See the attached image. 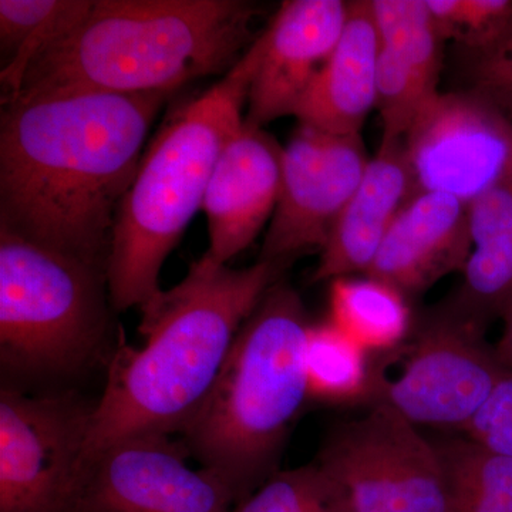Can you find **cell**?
<instances>
[{
	"instance_id": "obj_1",
	"label": "cell",
	"mask_w": 512,
	"mask_h": 512,
	"mask_svg": "<svg viewBox=\"0 0 512 512\" xmlns=\"http://www.w3.org/2000/svg\"><path fill=\"white\" fill-rule=\"evenodd\" d=\"M173 93H57L2 101L0 227L103 266L144 141Z\"/></svg>"
},
{
	"instance_id": "obj_2",
	"label": "cell",
	"mask_w": 512,
	"mask_h": 512,
	"mask_svg": "<svg viewBox=\"0 0 512 512\" xmlns=\"http://www.w3.org/2000/svg\"><path fill=\"white\" fill-rule=\"evenodd\" d=\"M286 268L258 259L234 269L204 255L180 284L140 308L146 345L134 348L117 335L87 458L117 441L183 433L217 382L239 329Z\"/></svg>"
},
{
	"instance_id": "obj_3",
	"label": "cell",
	"mask_w": 512,
	"mask_h": 512,
	"mask_svg": "<svg viewBox=\"0 0 512 512\" xmlns=\"http://www.w3.org/2000/svg\"><path fill=\"white\" fill-rule=\"evenodd\" d=\"M258 15L247 0H93L72 32L37 53L9 99L175 94L195 80L225 76L258 39Z\"/></svg>"
},
{
	"instance_id": "obj_4",
	"label": "cell",
	"mask_w": 512,
	"mask_h": 512,
	"mask_svg": "<svg viewBox=\"0 0 512 512\" xmlns=\"http://www.w3.org/2000/svg\"><path fill=\"white\" fill-rule=\"evenodd\" d=\"M262 47L259 33L220 82L171 107L144 151L111 237L107 285L114 312L143 308L163 291L161 268L202 210L215 164L244 124Z\"/></svg>"
},
{
	"instance_id": "obj_5",
	"label": "cell",
	"mask_w": 512,
	"mask_h": 512,
	"mask_svg": "<svg viewBox=\"0 0 512 512\" xmlns=\"http://www.w3.org/2000/svg\"><path fill=\"white\" fill-rule=\"evenodd\" d=\"M301 295L279 279L239 329L207 400L180 434L237 504L279 471L293 420L309 399Z\"/></svg>"
},
{
	"instance_id": "obj_6",
	"label": "cell",
	"mask_w": 512,
	"mask_h": 512,
	"mask_svg": "<svg viewBox=\"0 0 512 512\" xmlns=\"http://www.w3.org/2000/svg\"><path fill=\"white\" fill-rule=\"evenodd\" d=\"M111 309L106 268L0 227L3 372L50 379L86 369L109 343Z\"/></svg>"
},
{
	"instance_id": "obj_7",
	"label": "cell",
	"mask_w": 512,
	"mask_h": 512,
	"mask_svg": "<svg viewBox=\"0 0 512 512\" xmlns=\"http://www.w3.org/2000/svg\"><path fill=\"white\" fill-rule=\"evenodd\" d=\"M487 328L444 305L373 369L369 406L386 404L416 427L463 433L510 370Z\"/></svg>"
},
{
	"instance_id": "obj_8",
	"label": "cell",
	"mask_w": 512,
	"mask_h": 512,
	"mask_svg": "<svg viewBox=\"0 0 512 512\" xmlns=\"http://www.w3.org/2000/svg\"><path fill=\"white\" fill-rule=\"evenodd\" d=\"M316 461L338 484L346 512H451L433 440L386 404L336 424Z\"/></svg>"
},
{
	"instance_id": "obj_9",
	"label": "cell",
	"mask_w": 512,
	"mask_h": 512,
	"mask_svg": "<svg viewBox=\"0 0 512 512\" xmlns=\"http://www.w3.org/2000/svg\"><path fill=\"white\" fill-rule=\"evenodd\" d=\"M96 403L64 392H0V512H74Z\"/></svg>"
},
{
	"instance_id": "obj_10",
	"label": "cell",
	"mask_w": 512,
	"mask_h": 512,
	"mask_svg": "<svg viewBox=\"0 0 512 512\" xmlns=\"http://www.w3.org/2000/svg\"><path fill=\"white\" fill-rule=\"evenodd\" d=\"M414 195L471 202L512 178V126L477 94L439 93L403 138Z\"/></svg>"
},
{
	"instance_id": "obj_11",
	"label": "cell",
	"mask_w": 512,
	"mask_h": 512,
	"mask_svg": "<svg viewBox=\"0 0 512 512\" xmlns=\"http://www.w3.org/2000/svg\"><path fill=\"white\" fill-rule=\"evenodd\" d=\"M369 161L360 134L299 123L284 147L281 194L259 261L289 266L305 252L322 251Z\"/></svg>"
},
{
	"instance_id": "obj_12",
	"label": "cell",
	"mask_w": 512,
	"mask_h": 512,
	"mask_svg": "<svg viewBox=\"0 0 512 512\" xmlns=\"http://www.w3.org/2000/svg\"><path fill=\"white\" fill-rule=\"evenodd\" d=\"M188 457L183 441L160 434L101 448L87 458L74 512H231V490Z\"/></svg>"
},
{
	"instance_id": "obj_13",
	"label": "cell",
	"mask_w": 512,
	"mask_h": 512,
	"mask_svg": "<svg viewBox=\"0 0 512 512\" xmlns=\"http://www.w3.org/2000/svg\"><path fill=\"white\" fill-rule=\"evenodd\" d=\"M349 2L286 0L261 32L262 55L248 94L245 121L266 124L295 116L303 96L333 49L348 18Z\"/></svg>"
},
{
	"instance_id": "obj_14",
	"label": "cell",
	"mask_w": 512,
	"mask_h": 512,
	"mask_svg": "<svg viewBox=\"0 0 512 512\" xmlns=\"http://www.w3.org/2000/svg\"><path fill=\"white\" fill-rule=\"evenodd\" d=\"M284 147L264 128L244 120L224 148L205 192L210 247L205 256L227 265L274 217L282 185Z\"/></svg>"
},
{
	"instance_id": "obj_15",
	"label": "cell",
	"mask_w": 512,
	"mask_h": 512,
	"mask_svg": "<svg viewBox=\"0 0 512 512\" xmlns=\"http://www.w3.org/2000/svg\"><path fill=\"white\" fill-rule=\"evenodd\" d=\"M377 50L376 109L382 140L404 138L439 94L441 43L424 0H370Z\"/></svg>"
},
{
	"instance_id": "obj_16",
	"label": "cell",
	"mask_w": 512,
	"mask_h": 512,
	"mask_svg": "<svg viewBox=\"0 0 512 512\" xmlns=\"http://www.w3.org/2000/svg\"><path fill=\"white\" fill-rule=\"evenodd\" d=\"M471 252L468 204L436 192L414 195L397 215L367 276L419 295L454 272Z\"/></svg>"
},
{
	"instance_id": "obj_17",
	"label": "cell",
	"mask_w": 512,
	"mask_h": 512,
	"mask_svg": "<svg viewBox=\"0 0 512 512\" xmlns=\"http://www.w3.org/2000/svg\"><path fill=\"white\" fill-rule=\"evenodd\" d=\"M413 197L403 138L382 140L320 251L312 281L332 282L345 276L366 275L397 215Z\"/></svg>"
},
{
	"instance_id": "obj_18",
	"label": "cell",
	"mask_w": 512,
	"mask_h": 512,
	"mask_svg": "<svg viewBox=\"0 0 512 512\" xmlns=\"http://www.w3.org/2000/svg\"><path fill=\"white\" fill-rule=\"evenodd\" d=\"M377 50L370 0L349 2L338 45L293 117L326 133L360 134L370 111L376 109Z\"/></svg>"
},
{
	"instance_id": "obj_19",
	"label": "cell",
	"mask_w": 512,
	"mask_h": 512,
	"mask_svg": "<svg viewBox=\"0 0 512 512\" xmlns=\"http://www.w3.org/2000/svg\"><path fill=\"white\" fill-rule=\"evenodd\" d=\"M471 252L446 306L488 328L512 305V178L468 205Z\"/></svg>"
},
{
	"instance_id": "obj_20",
	"label": "cell",
	"mask_w": 512,
	"mask_h": 512,
	"mask_svg": "<svg viewBox=\"0 0 512 512\" xmlns=\"http://www.w3.org/2000/svg\"><path fill=\"white\" fill-rule=\"evenodd\" d=\"M329 320L372 355L399 348L414 329L407 296L367 275L330 282Z\"/></svg>"
},
{
	"instance_id": "obj_21",
	"label": "cell",
	"mask_w": 512,
	"mask_h": 512,
	"mask_svg": "<svg viewBox=\"0 0 512 512\" xmlns=\"http://www.w3.org/2000/svg\"><path fill=\"white\" fill-rule=\"evenodd\" d=\"M93 0H0L2 100L18 93L37 53L72 32Z\"/></svg>"
},
{
	"instance_id": "obj_22",
	"label": "cell",
	"mask_w": 512,
	"mask_h": 512,
	"mask_svg": "<svg viewBox=\"0 0 512 512\" xmlns=\"http://www.w3.org/2000/svg\"><path fill=\"white\" fill-rule=\"evenodd\" d=\"M370 355L330 320L311 323L305 342L309 399L326 404H370L375 369Z\"/></svg>"
},
{
	"instance_id": "obj_23",
	"label": "cell",
	"mask_w": 512,
	"mask_h": 512,
	"mask_svg": "<svg viewBox=\"0 0 512 512\" xmlns=\"http://www.w3.org/2000/svg\"><path fill=\"white\" fill-rule=\"evenodd\" d=\"M433 443L446 470L451 512H512V457L464 434L441 436Z\"/></svg>"
},
{
	"instance_id": "obj_24",
	"label": "cell",
	"mask_w": 512,
	"mask_h": 512,
	"mask_svg": "<svg viewBox=\"0 0 512 512\" xmlns=\"http://www.w3.org/2000/svg\"><path fill=\"white\" fill-rule=\"evenodd\" d=\"M231 512H346L338 484L318 461L276 471Z\"/></svg>"
},
{
	"instance_id": "obj_25",
	"label": "cell",
	"mask_w": 512,
	"mask_h": 512,
	"mask_svg": "<svg viewBox=\"0 0 512 512\" xmlns=\"http://www.w3.org/2000/svg\"><path fill=\"white\" fill-rule=\"evenodd\" d=\"M443 42L471 52L494 42L512 18V0H424Z\"/></svg>"
},
{
	"instance_id": "obj_26",
	"label": "cell",
	"mask_w": 512,
	"mask_h": 512,
	"mask_svg": "<svg viewBox=\"0 0 512 512\" xmlns=\"http://www.w3.org/2000/svg\"><path fill=\"white\" fill-rule=\"evenodd\" d=\"M458 62L467 84L464 90L488 101L512 126V18L490 45L460 50Z\"/></svg>"
},
{
	"instance_id": "obj_27",
	"label": "cell",
	"mask_w": 512,
	"mask_h": 512,
	"mask_svg": "<svg viewBox=\"0 0 512 512\" xmlns=\"http://www.w3.org/2000/svg\"><path fill=\"white\" fill-rule=\"evenodd\" d=\"M461 434L488 450L512 457V370L497 383Z\"/></svg>"
},
{
	"instance_id": "obj_28",
	"label": "cell",
	"mask_w": 512,
	"mask_h": 512,
	"mask_svg": "<svg viewBox=\"0 0 512 512\" xmlns=\"http://www.w3.org/2000/svg\"><path fill=\"white\" fill-rule=\"evenodd\" d=\"M503 333L497 343H494L495 355L498 362L507 370H512V305L505 311L503 318Z\"/></svg>"
}]
</instances>
